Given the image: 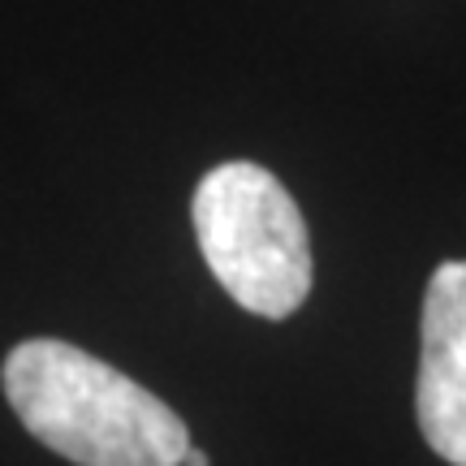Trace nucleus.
I'll return each instance as SVG.
<instances>
[{
	"mask_svg": "<svg viewBox=\"0 0 466 466\" xmlns=\"http://www.w3.org/2000/svg\"><path fill=\"white\" fill-rule=\"evenodd\" d=\"M212 277L242 311L294 316L311 294V242L294 195L264 165L229 160L203 173L190 203Z\"/></svg>",
	"mask_w": 466,
	"mask_h": 466,
	"instance_id": "f03ea898",
	"label": "nucleus"
},
{
	"mask_svg": "<svg viewBox=\"0 0 466 466\" xmlns=\"http://www.w3.org/2000/svg\"><path fill=\"white\" fill-rule=\"evenodd\" d=\"M182 466H212V462H208V453H203V450H186Z\"/></svg>",
	"mask_w": 466,
	"mask_h": 466,
	"instance_id": "20e7f679",
	"label": "nucleus"
},
{
	"mask_svg": "<svg viewBox=\"0 0 466 466\" xmlns=\"http://www.w3.org/2000/svg\"><path fill=\"white\" fill-rule=\"evenodd\" d=\"M0 380L22 428L78 466H182L190 450L173 406L69 341L14 346Z\"/></svg>",
	"mask_w": 466,
	"mask_h": 466,
	"instance_id": "f257e3e1",
	"label": "nucleus"
},
{
	"mask_svg": "<svg viewBox=\"0 0 466 466\" xmlns=\"http://www.w3.org/2000/svg\"><path fill=\"white\" fill-rule=\"evenodd\" d=\"M415 415L436 458L466 466V259L436 268L423 294Z\"/></svg>",
	"mask_w": 466,
	"mask_h": 466,
	"instance_id": "7ed1b4c3",
	"label": "nucleus"
}]
</instances>
